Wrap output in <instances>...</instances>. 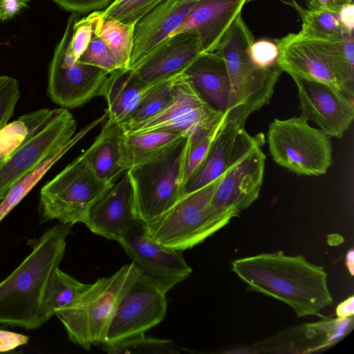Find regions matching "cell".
Here are the masks:
<instances>
[{"label":"cell","instance_id":"obj_1","mask_svg":"<svg viewBox=\"0 0 354 354\" xmlns=\"http://www.w3.org/2000/svg\"><path fill=\"white\" fill-rule=\"evenodd\" d=\"M232 270L248 289L290 306L299 317L318 315L333 303L324 267L282 252L235 259Z\"/></svg>","mask_w":354,"mask_h":354},{"label":"cell","instance_id":"obj_2","mask_svg":"<svg viewBox=\"0 0 354 354\" xmlns=\"http://www.w3.org/2000/svg\"><path fill=\"white\" fill-rule=\"evenodd\" d=\"M71 225L57 223L28 239V255L0 282V324L34 330L45 322L41 298L52 271L61 263Z\"/></svg>","mask_w":354,"mask_h":354},{"label":"cell","instance_id":"obj_3","mask_svg":"<svg viewBox=\"0 0 354 354\" xmlns=\"http://www.w3.org/2000/svg\"><path fill=\"white\" fill-rule=\"evenodd\" d=\"M254 36L239 15L221 40L217 49L225 59L231 85L225 121L245 127L248 118L269 104L282 70L256 66L248 55Z\"/></svg>","mask_w":354,"mask_h":354},{"label":"cell","instance_id":"obj_4","mask_svg":"<svg viewBox=\"0 0 354 354\" xmlns=\"http://www.w3.org/2000/svg\"><path fill=\"white\" fill-rule=\"evenodd\" d=\"M140 275L135 263L124 265L113 274L98 279L76 299L57 311L71 342L86 351L104 345L117 308Z\"/></svg>","mask_w":354,"mask_h":354},{"label":"cell","instance_id":"obj_5","mask_svg":"<svg viewBox=\"0 0 354 354\" xmlns=\"http://www.w3.org/2000/svg\"><path fill=\"white\" fill-rule=\"evenodd\" d=\"M25 131L10 151L0 156V201L22 176L55 151L71 144L77 123L66 108L41 109L21 117Z\"/></svg>","mask_w":354,"mask_h":354},{"label":"cell","instance_id":"obj_6","mask_svg":"<svg viewBox=\"0 0 354 354\" xmlns=\"http://www.w3.org/2000/svg\"><path fill=\"white\" fill-rule=\"evenodd\" d=\"M221 178L185 194L160 217L143 226L149 236L166 248L183 251L202 243L239 216L236 210L218 208L212 203Z\"/></svg>","mask_w":354,"mask_h":354},{"label":"cell","instance_id":"obj_7","mask_svg":"<svg viewBox=\"0 0 354 354\" xmlns=\"http://www.w3.org/2000/svg\"><path fill=\"white\" fill-rule=\"evenodd\" d=\"M189 143L185 136L127 170L133 190L135 218L144 227L160 217L185 194L184 169Z\"/></svg>","mask_w":354,"mask_h":354},{"label":"cell","instance_id":"obj_8","mask_svg":"<svg viewBox=\"0 0 354 354\" xmlns=\"http://www.w3.org/2000/svg\"><path fill=\"white\" fill-rule=\"evenodd\" d=\"M113 185L100 180L81 154L41 187L39 223L84 224L91 208Z\"/></svg>","mask_w":354,"mask_h":354},{"label":"cell","instance_id":"obj_9","mask_svg":"<svg viewBox=\"0 0 354 354\" xmlns=\"http://www.w3.org/2000/svg\"><path fill=\"white\" fill-rule=\"evenodd\" d=\"M267 136L273 160L297 175L322 176L333 164L330 138L301 116L274 119Z\"/></svg>","mask_w":354,"mask_h":354},{"label":"cell","instance_id":"obj_10","mask_svg":"<svg viewBox=\"0 0 354 354\" xmlns=\"http://www.w3.org/2000/svg\"><path fill=\"white\" fill-rule=\"evenodd\" d=\"M80 14L72 12L63 37L55 48L49 71L47 92L56 104L66 109L80 107L101 96L108 71L76 59L71 42Z\"/></svg>","mask_w":354,"mask_h":354},{"label":"cell","instance_id":"obj_11","mask_svg":"<svg viewBox=\"0 0 354 354\" xmlns=\"http://www.w3.org/2000/svg\"><path fill=\"white\" fill-rule=\"evenodd\" d=\"M263 133L250 136L244 127L238 131L227 169L221 176L212 203L239 212L259 197L263 184L266 156Z\"/></svg>","mask_w":354,"mask_h":354},{"label":"cell","instance_id":"obj_12","mask_svg":"<svg viewBox=\"0 0 354 354\" xmlns=\"http://www.w3.org/2000/svg\"><path fill=\"white\" fill-rule=\"evenodd\" d=\"M225 118L200 95L183 71L172 97L160 111L122 128L125 133L171 129L185 133L190 142H195L219 130Z\"/></svg>","mask_w":354,"mask_h":354},{"label":"cell","instance_id":"obj_13","mask_svg":"<svg viewBox=\"0 0 354 354\" xmlns=\"http://www.w3.org/2000/svg\"><path fill=\"white\" fill-rule=\"evenodd\" d=\"M118 243L140 274L154 282L165 293L192 272L183 251L166 248L153 241L136 218L130 223Z\"/></svg>","mask_w":354,"mask_h":354},{"label":"cell","instance_id":"obj_14","mask_svg":"<svg viewBox=\"0 0 354 354\" xmlns=\"http://www.w3.org/2000/svg\"><path fill=\"white\" fill-rule=\"evenodd\" d=\"M166 293L141 274L120 303L108 329L104 345H111L144 334L164 320Z\"/></svg>","mask_w":354,"mask_h":354},{"label":"cell","instance_id":"obj_15","mask_svg":"<svg viewBox=\"0 0 354 354\" xmlns=\"http://www.w3.org/2000/svg\"><path fill=\"white\" fill-rule=\"evenodd\" d=\"M292 78L297 88L300 116L317 124L330 138H341L354 119L353 100L332 85Z\"/></svg>","mask_w":354,"mask_h":354},{"label":"cell","instance_id":"obj_16","mask_svg":"<svg viewBox=\"0 0 354 354\" xmlns=\"http://www.w3.org/2000/svg\"><path fill=\"white\" fill-rule=\"evenodd\" d=\"M248 1L198 0L170 36L182 32H194L198 38L202 53L214 52Z\"/></svg>","mask_w":354,"mask_h":354},{"label":"cell","instance_id":"obj_17","mask_svg":"<svg viewBox=\"0 0 354 354\" xmlns=\"http://www.w3.org/2000/svg\"><path fill=\"white\" fill-rule=\"evenodd\" d=\"M202 53L197 35L182 32L167 37L132 68L147 84L178 74Z\"/></svg>","mask_w":354,"mask_h":354},{"label":"cell","instance_id":"obj_18","mask_svg":"<svg viewBox=\"0 0 354 354\" xmlns=\"http://www.w3.org/2000/svg\"><path fill=\"white\" fill-rule=\"evenodd\" d=\"M198 0H164L135 25L133 48L129 67L132 68L183 23Z\"/></svg>","mask_w":354,"mask_h":354},{"label":"cell","instance_id":"obj_19","mask_svg":"<svg viewBox=\"0 0 354 354\" xmlns=\"http://www.w3.org/2000/svg\"><path fill=\"white\" fill-rule=\"evenodd\" d=\"M134 218L133 190L127 171L91 208L84 225L93 233L118 242Z\"/></svg>","mask_w":354,"mask_h":354},{"label":"cell","instance_id":"obj_20","mask_svg":"<svg viewBox=\"0 0 354 354\" xmlns=\"http://www.w3.org/2000/svg\"><path fill=\"white\" fill-rule=\"evenodd\" d=\"M274 43L279 49L277 65L282 71L291 77H299L332 85L342 92L329 65L309 39L299 32L290 33L275 39Z\"/></svg>","mask_w":354,"mask_h":354},{"label":"cell","instance_id":"obj_21","mask_svg":"<svg viewBox=\"0 0 354 354\" xmlns=\"http://www.w3.org/2000/svg\"><path fill=\"white\" fill-rule=\"evenodd\" d=\"M82 155L100 180L112 185L131 166L123 128L110 119Z\"/></svg>","mask_w":354,"mask_h":354},{"label":"cell","instance_id":"obj_22","mask_svg":"<svg viewBox=\"0 0 354 354\" xmlns=\"http://www.w3.org/2000/svg\"><path fill=\"white\" fill-rule=\"evenodd\" d=\"M184 73L200 95L226 117L230 107L231 85L222 55L216 50L201 53Z\"/></svg>","mask_w":354,"mask_h":354},{"label":"cell","instance_id":"obj_23","mask_svg":"<svg viewBox=\"0 0 354 354\" xmlns=\"http://www.w3.org/2000/svg\"><path fill=\"white\" fill-rule=\"evenodd\" d=\"M150 84L130 68L109 73L101 92L107 103V118L120 124L127 122Z\"/></svg>","mask_w":354,"mask_h":354},{"label":"cell","instance_id":"obj_24","mask_svg":"<svg viewBox=\"0 0 354 354\" xmlns=\"http://www.w3.org/2000/svg\"><path fill=\"white\" fill-rule=\"evenodd\" d=\"M241 127H240L232 121H225L223 124L203 161L186 181L185 194L204 187L223 174Z\"/></svg>","mask_w":354,"mask_h":354},{"label":"cell","instance_id":"obj_25","mask_svg":"<svg viewBox=\"0 0 354 354\" xmlns=\"http://www.w3.org/2000/svg\"><path fill=\"white\" fill-rule=\"evenodd\" d=\"M308 39L313 42L329 65L342 87V92L353 100V33L343 40Z\"/></svg>","mask_w":354,"mask_h":354},{"label":"cell","instance_id":"obj_26","mask_svg":"<svg viewBox=\"0 0 354 354\" xmlns=\"http://www.w3.org/2000/svg\"><path fill=\"white\" fill-rule=\"evenodd\" d=\"M90 284L79 281L59 266L50 273L41 298V313L46 323L57 310L73 303Z\"/></svg>","mask_w":354,"mask_h":354},{"label":"cell","instance_id":"obj_27","mask_svg":"<svg viewBox=\"0 0 354 354\" xmlns=\"http://www.w3.org/2000/svg\"><path fill=\"white\" fill-rule=\"evenodd\" d=\"M89 15L93 32L105 42L119 68H128L133 48L135 26L114 19H104L99 10L93 11Z\"/></svg>","mask_w":354,"mask_h":354},{"label":"cell","instance_id":"obj_28","mask_svg":"<svg viewBox=\"0 0 354 354\" xmlns=\"http://www.w3.org/2000/svg\"><path fill=\"white\" fill-rule=\"evenodd\" d=\"M290 4L300 15L302 24L299 33L304 37L343 40L353 33L342 24L338 12L322 8L304 9L295 1Z\"/></svg>","mask_w":354,"mask_h":354},{"label":"cell","instance_id":"obj_29","mask_svg":"<svg viewBox=\"0 0 354 354\" xmlns=\"http://www.w3.org/2000/svg\"><path fill=\"white\" fill-rule=\"evenodd\" d=\"M91 127L88 125L83 129L71 144L50 155L10 187L6 196L0 201V222L22 201L50 168L92 129Z\"/></svg>","mask_w":354,"mask_h":354},{"label":"cell","instance_id":"obj_30","mask_svg":"<svg viewBox=\"0 0 354 354\" xmlns=\"http://www.w3.org/2000/svg\"><path fill=\"white\" fill-rule=\"evenodd\" d=\"M185 136V133L171 129L125 133L131 166L158 155Z\"/></svg>","mask_w":354,"mask_h":354},{"label":"cell","instance_id":"obj_31","mask_svg":"<svg viewBox=\"0 0 354 354\" xmlns=\"http://www.w3.org/2000/svg\"><path fill=\"white\" fill-rule=\"evenodd\" d=\"M183 72L151 84L132 116L121 126L143 121L160 111L172 97L176 84Z\"/></svg>","mask_w":354,"mask_h":354},{"label":"cell","instance_id":"obj_32","mask_svg":"<svg viewBox=\"0 0 354 354\" xmlns=\"http://www.w3.org/2000/svg\"><path fill=\"white\" fill-rule=\"evenodd\" d=\"M110 354H177L179 351L170 339H158L140 334L111 345H102Z\"/></svg>","mask_w":354,"mask_h":354},{"label":"cell","instance_id":"obj_33","mask_svg":"<svg viewBox=\"0 0 354 354\" xmlns=\"http://www.w3.org/2000/svg\"><path fill=\"white\" fill-rule=\"evenodd\" d=\"M164 0H113L100 11L104 19H109L133 25Z\"/></svg>","mask_w":354,"mask_h":354},{"label":"cell","instance_id":"obj_34","mask_svg":"<svg viewBox=\"0 0 354 354\" xmlns=\"http://www.w3.org/2000/svg\"><path fill=\"white\" fill-rule=\"evenodd\" d=\"M111 73L119 67L105 42L94 32L85 51L77 59Z\"/></svg>","mask_w":354,"mask_h":354},{"label":"cell","instance_id":"obj_35","mask_svg":"<svg viewBox=\"0 0 354 354\" xmlns=\"http://www.w3.org/2000/svg\"><path fill=\"white\" fill-rule=\"evenodd\" d=\"M19 96L18 80L10 76H0V131L13 115Z\"/></svg>","mask_w":354,"mask_h":354},{"label":"cell","instance_id":"obj_36","mask_svg":"<svg viewBox=\"0 0 354 354\" xmlns=\"http://www.w3.org/2000/svg\"><path fill=\"white\" fill-rule=\"evenodd\" d=\"M248 55L256 66L268 68L277 66L279 49L274 42L261 39L254 41L249 47Z\"/></svg>","mask_w":354,"mask_h":354},{"label":"cell","instance_id":"obj_37","mask_svg":"<svg viewBox=\"0 0 354 354\" xmlns=\"http://www.w3.org/2000/svg\"><path fill=\"white\" fill-rule=\"evenodd\" d=\"M218 131L209 134L197 141H189L184 169L185 183L203 161Z\"/></svg>","mask_w":354,"mask_h":354},{"label":"cell","instance_id":"obj_38","mask_svg":"<svg viewBox=\"0 0 354 354\" xmlns=\"http://www.w3.org/2000/svg\"><path fill=\"white\" fill-rule=\"evenodd\" d=\"M93 33V23L89 15L76 22L71 42L72 52L76 59H78L86 49Z\"/></svg>","mask_w":354,"mask_h":354},{"label":"cell","instance_id":"obj_39","mask_svg":"<svg viewBox=\"0 0 354 354\" xmlns=\"http://www.w3.org/2000/svg\"><path fill=\"white\" fill-rule=\"evenodd\" d=\"M64 10L79 14L100 10L113 0H53Z\"/></svg>","mask_w":354,"mask_h":354},{"label":"cell","instance_id":"obj_40","mask_svg":"<svg viewBox=\"0 0 354 354\" xmlns=\"http://www.w3.org/2000/svg\"><path fill=\"white\" fill-rule=\"evenodd\" d=\"M29 337L27 335L0 329V352H7L25 345Z\"/></svg>","mask_w":354,"mask_h":354},{"label":"cell","instance_id":"obj_41","mask_svg":"<svg viewBox=\"0 0 354 354\" xmlns=\"http://www.w3.org/2000/svg\"><path fill=\"white\" fill-rule=\"evenodd\" d=\"M30 0H0V21H4L13 18L24 8Z\"/></svg>","mask_w":354,"mask_h":354},{"label":"cell","instance_id":"obj_42","mask_svg":"<svg viewBox=\"0 0 354 354\" xmlns=\"http://www.w3.org/2000/svg\"><path fill=\"white\" fill-rule=\"evenodd\" d=\"M309 8H322L339 13L343 6L353 0H305Z\"/></svg>","mask_w":354,"mask_h":354},{"label":"cell","instance_id":"obj_43","mask_svg":"<svg viewBox=\"0 0 354 354\" xmlns=\"http://www.w3.org/2000/svg\"><path fill=\"white\" fill-rule=\"evenodd\" d=\"M339 17L342 24L349 31L353 32L354 28V5L348 3L342 7L339 11Z\"/></svg>","mask_w":354,"mask_h":354},{"label":"cell","instance_id":"obj_44","mask_svg":"<svg viewBox=\"0 0 354 354\" xmlns=\"http://www.w3.org/2000/svg\"><path fill=\"white\" fill-rule=\"evenodd\" d=\"M354 314V297L351 296L340 303L336 308L338 318L353 317Z\"/></svg>","mask_w":354,"mask_h":354},{"label":"cell","instance_id":"obj_45","mask_svg":"<svg viewBox=\"0 0 354 354\" xmlns=\"http://www.w3.org/2000/svg\"><path fill=\"white\" fill-rule=\"evenodd\" d=\"M353 250L351 249L348 252L346 257V266L351 275L353 274Z\"/></svg>","mask_w":354,"mask_h":354}]
</instances>
